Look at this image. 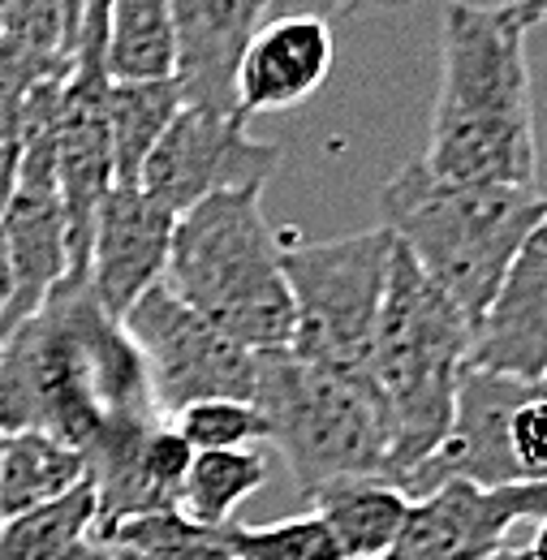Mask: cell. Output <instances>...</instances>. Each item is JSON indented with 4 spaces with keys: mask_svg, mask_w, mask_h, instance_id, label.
<instances>
[{
    "mask_svg": "<svg viewBox=\"0 0 547 560\" xmlns=\"http://www.w3.org/2000/svg\"><path fill=\"white\" fill-rule=\"evenodd\" d=\"M160 415L147 366L86 277H66L0 341V431H48L86 448L113 419Z\"/></svg>",
    "mask_w": 547,
    "mask_h": 560,
    "instance_id": "6da1fadb",
    "label": "cell"
},
{
    "mask_svg": "<svg viewBox=\"0 0 547 560\" xmlns=\"http://www.w3.org/2000/svg\"><path fill=\"white\" fill-rule=\"evenodd\" d=\"M526 26L504 4L449 0L440 18V91L422 164L466 186H539Z\"/></svg>",
    "mask_w": 547,
    "mask_h": 560,
    "instance_id": "7a4b0ae2",
    "label": "cell"
},
{
    "mask_svg": "<svg viewBox=\"0 0 547 560\" xmlns=\"http://www.w3.org/2000/svg\"><path fill=\"white\" fill-rule=\"evenodd\" d=\"M547 199L517 186H466L406 164L380 195V224L466 319H482L517 246L539 224Z\"/></svg>",
    "mask_w": 547,
    "mask_h": 560,
    "instance_id": "3957f363",
    "label": "cell"
},
{
    "mask_svg": "<svg viewBox=\"0 0 547 560\" xmlns=\"http://www.w3.org/2000/svg\"><path fill=\"white\" fill-rule=\"evenodd\" d=\"M280 246L264 215V190H220L177 215L164 284L242 350H289L293 298Z\"/></svg>",
    "mask_w": 547,
    "mask_h": 560,
    "instance_id": "277c9868",
    "label": "cell"
},
{
    "mask_svg": "<svg viewBox=\"0 0 547 560\" xmlns=\"http://www.w3.org/2000/svg\"><path fill=\"white\" fill-rule=\"evenodd\" d=\"M470 319L418 272L401 246H393L371 350V380L393 422L388 483L406 488V479L444 444L457 384L470 366Z\"/></svg>",
    "mask_w": 547,
    "mask_h": 560,
    "instance_id": "5b68a950",
    "label": "cell"
},
{
    "mask_svg": "<svg viewBox=\"0 0 547 560\" xmlns=\"http://www.w3.org/2000/svg\"><path fill=\"white\" fill-rule=\"evenodd\" d=\"M255 406L302 500L341 479H388L393 422L375 384L276 350L259 353Z\"/></svg>",
    "mask_w": 547,
    "mask_h": 560,
    "instance_id": "8992f818",
    "label": "cell"
},
{
    "mask_svg": "<svg viewBox=\"0 0 547 560\" xmlns=\"http://www.w3.org/2000/svg\"><path fill=\"white\" fill-rule=\"evenodd\" d=\"M393 233L384 224L333 237V242H284L280 268L293 298L289 353L337 371L345 380H371L375 324L393 264Z\"/></svg>",
    "mask_w": 547,
    "mask_h": 560,
    "instance_id": "52a82bcc",
    "label": "cell"
},
{
    "mask_svg": "<svg viewBox=\"0 0 547 560\" xmlns=\"http://www.w3.org/2000/svg\"><path fill=\"white\" fill-rule=\"evenodd\" d=\"M444 479L479 488L547 483V380H513L466 366L444 444L401 491L414 500Z\"/></svg>",
    "mask_w": 547,
    "mask_h": 560,
    "instance_id": "ba28073f",
    "label": "cell"
},
{
    "mask_svg": "<svg viewBox=\"0 0 547 560\" xmlns=\"http://www.w3.org/2000/svg\"><path fill=\"white\" fill-rule=\"evenodd\" d=\"M121 328L147 366V384L160 419H173L177 410L211 397L255 401L259 353L242 350L237 341L216 332L164 280L138 298Z\"/></svg>",
    "mask_w": 547,
    "mask_h": 560,
    "instance_id": "9c48e42d",
    "label": "cell"
},
{
    "mask_svg": "<svg viewBox=\"0 0 547 560\" xmlns=\"http://www.w3.org/2000/svg\"><path fill=\"white\" fill-rule=\"evenodd\" d=\"M276 168L280 147L251 139L242 113H207L182 104L164 139L147 155L138 186L173 215H186L220 190H264Z\"/></svg>",
    "mask_w": 547,
    "mask_h": 560,
    "instance_id": "30bf717a",
    "label": "cell"
},
{
    "mask_svg": "<svg viewBox=\"0 0 547 560\" xmlns=\"http://www.w3.org/2000/svg\"><path fill=\"white\" fill-rule=\"evenodd\" d=\"M547 517V483L479 488L444 479L427 495H414L397 544L380 560H487L504 548L509 530Z\"/></svg>",
    "mask_w": 547,
    "mask_h": 560,
    "instance_id": "8fae6325",
    "label": "cell"
},
{
    "mask_svg": "<svg viewBox=\"0 0 547 560\" xmlns=\"http://www.w3.org/2000/svg\"><path fill=\"white\" fill-rule=\"evenodd\" d=\"M86 479L95 488V526H117L138 513L177 509V491L190 470V444L160 415L113 419L82 448Z\"/></svg>",
    "mask_w": 547,
    "mask_h": 560,
    "instance_id": "7c38bea8",
    "label": "cell"
},
{
    "mask_svg": "<svg viewBox=\"0 0 547 560\" xmlns=\"http://www.w3.org/2000/svg\"><path fill=\"white\" fill-rule=\"evenodd\" d=\"M177 215L142 186H113L95 211L86 284L108 319H126L138 298L164 280Z\"/></svg>",
    "mask_w": 547,
    "mask_h": 560,
    "instance_id": "4fadbf2b",
    "label": "cell"
},
{
    "mask_svg": "<svg viewBox=\"0 0 547 560\" xmlns=\"http://www.w3.org/2000/svg\"><path fill=\"white\" fill-rule=\"evenodd\" d=\"M337 39L328 18L319 13H284L255 31L233 73V104L237 113L264 117L306 104L333 73Z\"/></svg>",
    "mask_w": 547,
    "mask_h": 560,
    "instance_id": "5bb4252c",
    "label": "cell"
},
{
    "mask_svg": "<svg viewBox=\"0 0 547 560\" xmlns=\"http://www.w3.org/2000/svg\"><path fill=\"white\" fill-rule=\"evenodd\" d=\"M470 366L513 380L547 375V211L517 246L496 298L475 324Z\"/></svg>",
    "mask_w": 547,
    "mask_h": 560,
    "instance_id": "9a60e30c",
    "label": "cell"
},
{
    "mask_svg": "<svg viewBox=\"0 0 547 560\" xmlns=\"http://www.w3.org/2000/svg\"><path fill=\"white\" fill-rule=\"evenodd\" d=\"M280 0H168L173 35H177V70L173 82L186 108L237 113L233 73Z\"/></svg>",
    "mask_w": 547,
    "mask_h": 560,
    "instance_id": "2e32d148",
    "label": "cell"
},
{
    "mask_svg": "<svg viewBox=\"0 0 547 560\" xmlns=\"http://www.w3.org/2000/svg\"><path fill=\"white\" fill-rule=\"evenodd\" d=\"M0 237L13 277V298L0 328L4 341L69 277V229L57 182H18L9 203L0 208Z\"/></svg>",
    "mask_w": 547,
    "mask_h": 560,
    "instance_id": "e0dca14e",
    "label": "cell"
},
{
    "mask_svg": "<svg viewBox=\"0 0 547 560\" xmlns=\"http://www.w3.org/2000/svg\"><path fill=\"white\" fill-rule=\"evenodd\" d=\"M311 513L333 530L341 560H380L406 526L410 495L388 479H341L311 495Z\"/></svg>",
    "mask_w": 547,
    "mask_h": 560,
    "instance_id": "ac0fdd59",
    "label": "cell"
},
{
    "mask_svg": "<svg viewBox=\"0 0 547 560\" xmlns=\"http://www.w3.org/2000/svg\"><path fill=\"white\" fill-rule=\"evenodd\" d=\"M86 483V457L48 431H0V517L53 504Z\"/></svg>",
    "mask_w": 547,
    "mask_h": 560,
    "instance_id": "d6986e66",
    "label": "cell"
},
{
    "mask_svg": "<svg viewBox=\"0 0 547 560\" xmlns=\"http://www.w3.org/2000/svg\"><path fill=\"white\" fill-rule=\"evenodd\" d=\"M104 70L108 82L173 78L177 35L168 0H104Z\"/></svg>",
    "mask_w": 547,
    "mask_h": 560,
    "instance_id": "ffe728a7",
    "label": "cell"
},
{
    "mask_svg": "<svg viewBox=\"0 0 547 560\" xmlns=\"http://www.w3.org/2000/svg\"><path fill=\"white\" fill-rule=\"evenodd\" d=\"M182 113V91L173 78L155 82H108V139H113V177L117 186H138L147 155L173 117Z\"/></svg>",
    "mask_w": 547,
    "mask_h": 560,
    "instance_id": "44dd1931",
    "label": "cell"
},
{
    "mask_svg": "<svg viewBox=\"0 0 547 560\" xmlns=\"http://www.w3.org/2000/svg\"><path fill=\"white\" fill-rule=\"evenodd\" d=\"M86 539L100 544L113 560H229L224 526H199L177 509L138 513L117 526L91 530Z\"/></svg>",
    "mask_w": 547,
    "mask_h": 560,
    "instance_id": "7402d4cb",
    "label": "cell"
},
{
    "mask_svg": "<svg viewBox=\"0 0 547 560\" xmlns=\"http://www.w3.org/2000/svg\"><path fill=\"white\" fill-rule=\"evenodd\" d=\"M268 457L259 448H224V453H195L190 470L177 491V513L199 526H229L237 504L268 483Z\"/></svg>",
    "mask_w": 547,
    "mask_h": 560,
    "instance_id": "603a6c76",
    "label": "cell"
},
{
    "mask_svg": "<svg viewBox=\"0 0 547 560\" xmlns=\"http://www.w3.org/2000/svg\"><path fill=\"white\" fill-rule=\"evenodd\" d=\"M91 526H95V488L86 479L53 504L0 517V560H66L91 535Z\"/></svg>",
    "mask_w": 547,
    "mask_h": 560,
    "instance_id": "cb8c5ba5",
    "label": "cell"
},
{
    "mask_svg": "<svg viewBox=\"0 0 547 560\" xmlns=\"http://www.w3.org/2000/svg\"><path fill=\"white\" fill-rule=\"evenodd\" d=\"M224 544H229V560H341V548L319 513L280 517L268 526L229 522Z\"/></svg>",
    "mask_w": 547,
    "mask_h": 560,
    "instance_id": "d4e9b609",
    "label": "cell"
},
{
    "mask_svg": "<svg viewBox=\"0 0 547 560\" xmlns=\"http://www.w3.org/2000/svg\"><path fill=\"white\" fill-rule=\"evenodd\" d=\"M173 431L190 444V453H224V448H255V440H268V427L255 401L211 397L195 401L173 415Z\"/></svg>",
    "mask_w": 547,
    "mask_h": 560,
    "instance_id": "484cf974",
    "label": "cell"
},
{
    "mask_svg": "<svg viewBox=\"0 0 547 560\" xmlns=\"http://www.w3.org/2000/svg\"><path fill=\"white\" fill-rule=\"evenodd\" d=\"M0 35H13L22 44L73 57L66 0H0Z\"/></svg>",
    "mask_w": 547,
    "mask_h": 560,
    "instance_id": "4316f807",
    "label": "cell"
},
{
    "mask_svg": "<svg viewBox=\"0 0 547 560\" xmlns=\"http://www.w3.org/2000/svg\"><path fill=\"white\" fill-rule=\"evenodd\" d=\"M69 73L66 52H48L35 44H22L13 35H0V95H31L44 82H61Z\"/></svg>",
    "mask_w": 547,
    "mask_h": 560,
    "instance_id": "83f0119b",
    "label": "cell"
},
{
    "mask_svg": "<svg viewBox=\"0 0 547 560\" xmlns=\"http://www.w3.org/2000/svg\"><path fill=\"white\" fill-rule=\"evenodd\" d=\"M26 151V95H0V208L18 186Z\"/></svg>",
    "mask_w": 547,
    "mask_h": 560,
    "instance_id": "f1b7e54d",
    "label": "cell"
},
{
    "mask_svg": "<svg viewBox=\"0 0 547 560\" xmlns=\"http://www.w3.org/2000/svg\"><path fill=\"white\" fill-rule=\"evenodd\" d=\"M509 9H513V18L526 31H535L539 22H547V0H509Z\"/></svg>",
    "mask_w": 547,
    "mask_h": 560,
    "instance_id": "f546056e",
    "label": "cell"
},
{
    "mask_svg": "<svg viewBox=\"0 0 547 560\" xmlns=\"http://www.w3.org/2000/svg\"><path fill=\"white\" fill-rule=\"evenodd\" d=\"M9 298H13V277H9V255H4V237H0V328H4Z\"/></svg>",
    "mask_w": 547,
    "mask_h": 560,
    "instance_id": "4dcf8cb0",
    "label": "cell"
},
{
    "mask_svg": "<svg viewBox=\"0 0 547 560\" xmlns=\"http://www.w3.org/2000/svg\"><path fill=\"white\" fill-rule=\"evenodd\" d=\"M66 560H113V557H108V552H104L100 544H91V539H82V544H78V548H73V552H69Z\"/></svg>",
    "mask_w": 547,
    "mask_h": 560,
    "instance_id": "1f68e13d",
    "label": "cell"
},
{
    "mask_svg": "<svg viewBox=\"0 0 547 560\" xmlns=\"http://www.w3.org/2000/svg\"><path fill=\"white\" fill-rule=\"evenodd\" d=\"M82 13H86V0H66V18H69V31H73V44H78V26H82Z\"/></svg>",
    "mask_w": 547,
    "mask_h": 560,
    "instance_id": "d6a6232c",
    "label": "cell"
},
{
    "mask_svg": "<svg viewBox=\"0 0 547 560\" xmlns=\"http://www.w3.org/2000/svg\"><path fill=\"white\" fill-rule=\"evenodd\" d=\"M526 557H531V560H547V517L539 522V530H535V544L526 548Z\"/></svg>",
    "mask_w": 547,
    "mask_h": 560,
    "instance_id": "836d02e7",
    "label": "cell"
},
{
    "mask_svg": "<svg viewBox=\"0 0 547 560\" xmlns=\"http://www.w3.org/2000/svg\"><path fill=\"white\" fill-rule=\"evenodd\" d=\"M366 4H375V0H333V9H337L341 18H349V13H362Z\"/></svg>",
    "mask_w": 547,
    "mask_h": 560,
    "instance_id": "e575fe53",
    "label": "cell"
},
{
    "mask_svg": "<svg viewBox=\"0 0 547 560\" xmlns=\"http://www.w3.org/2000/svg\"><path fill=\"white\" fill-rule=\"evenodd\" d=\"M487 560H531V557H526V548H509V544H504L500 552H491Z\"/></svg>",
    "mask_w": 547,
    "mask_h": 560,
    "instance_id": "d590c367",
    "label": "cell"
},
{
    "mask_svg": "<svg viewBox=\"0 0 547 560\" xmlns=\"http://www.w3.org/2000/svg\"><path fill=\"white\" fill-rule=\"evenodd\" d=\"M544 380H547V375H544Z\"/></svg>",
    "mask_w": 547,
    "mask_h": 560,
    "instance_id": "8d00e7d4",
    "label": "cell"
}]
</instances>
